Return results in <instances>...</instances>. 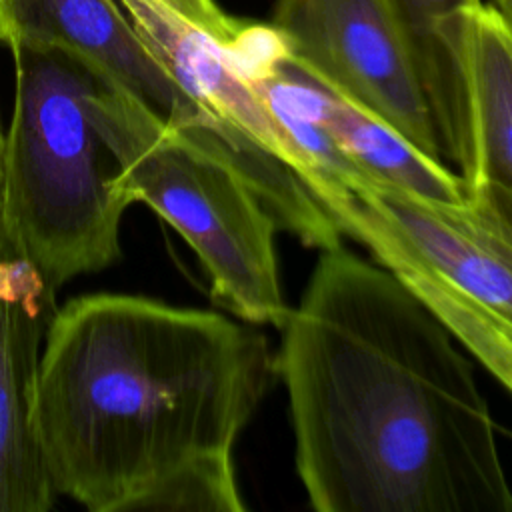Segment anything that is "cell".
<instances>
[{"label":"cell","mask_w":512,"mask_h":512,"mask_svg":"<svg viewBox=\"0 0 512 512\" xmlns=\"http://www.w3.org/2000/svg\"><path fill=\"white\" fill-rule=\"evenodd\" d=\"M14 100L4 128V212L52 290L120 260L128 202L88 96L100 74L54 48H12Z\"/></svg>","instance_id":"obj_4"},{"label":"cell","mask_w":512,"mask_h":512,"mask_svg":"<svg viewBox=\"0 0 512 512\" xmlns=\"http://www.w3.org/2000/svg\"><path fill=\"white\" fill-rule=\"evenodd\" d=\"M424 66L444 138L446 162H452L460 130V88L456 46L466 16L482 0H390Z\"/></svg>","instance_id":"obj_10"},{"label":"cell","mask_w":512,"mask_h":512,"mask_svg":"<svg viewBox=\"0 0 512 512\" xmlns=\"http://www.w3.org/2000/svg\"><path fill=\"white\" fill-rule=\"evenodd\" d=\"M270 368L264 336L224 314L136 294L70 298L34 388L56 494L90 512H242L232 450Z\"/></svg>","instance_id":"obj_2"},{"label":"cell","mask_w":512,"mask_h":512,"mask_svg":"<svg viewBox=\"0 0 512 512\" xmlns=\"http://www.w3.org/2000/svg\"><path fill=\"white\" fill-rule=\"evenodd\" d=\"M270 26L298 66L446 162L424 66L390 0H276Z\"/></svg>","instance_id":"obj_6"},{"label":"cell","mask_w":512,"mask_h":512,"mask_svg":"<svg viewBox=\"0 0 512 512\" xmlns=\"http://www.w3.org/2000/svg\"><path fill=\"white\" fill-rule=\"evenodd\" d=\"M300 482L318 512H512L462 346L384 266L320 250L282 326Z\"/></svg>","instance_id":"obj_1"},{"label":"cell","mask_w":512,"mask_h":512,"mask_svg":"<svg viewBox=\"0 0 512 512\" xmlns=\"http://www.w3.org/2000/svg\"><path fill=\"white\" fill-rule=\"evenodd\" d=\"M56 308V290L8 234L0 254V512H46L58 496L34 420L38 362Z\"/></svg>","instance_id":"obj_7"},{"label":"cell","mask_w":512,"mask_h":512,"mask_svg":"<svg viewBox=\"0 0 512 512\" xmlns=\"http://www.w3.org/2000/svg\"><path fill=\"white\" fill-rule=\"evenodd\" d=\"M2 148H4V128L0 122V254L8 240V224H6V212H4V166H2Z\"/></svg>","instance_id":"obj_12"},{"label":"cell","mask_w":512,"mask_h":512,"mask_svg":"<svg viewBox=\"0 0 512 512\" xmlns=\"http://www.w3.org/2000/svg\"><path fill=\"white\" fill-rule=\"evenodd\" d=\"M88 110L128 206L144 202L186 240L220 306L280 328L290 308L274 248L278 224L224 142L204 126L166 120L102 76Z\"/></svg>","instance_id":"obj_3"},{"label":"cell","mask_w":512,"mask_h":512,"mask_svg":"<svg viewBox=\"0 0 512 512\" xmlns=\"http://www.w3.org/2000/svg\"><path fill=\"white\" fill-rule=\"evenodd\" d=\"M168 6H172L176 12H180L182 16H186L188 20L196 22L198 26L206 28L208 32L224 38V40H232L242 22L230 18L216 0H164Z\"/></svg>","instance_id":"obj_11"},{"label":"cell","mask_w":512,"mask_h":512,"mask_svg":"<svg viewBox=\"0 0 512 512\" xmlns=\"http://www.w3.org/2000/svg\"><path fill=\"white\" fill-rule=\"evenodd\" d=\"M428 198L360 176L312 190L342 236L360 242L512 394V192L464 186Z\"/></svg>","instance_id":"obj_5"},{"label":"cell","mask_w":512,"mask_h":512,"mask_svg":"<svg viewBox=\"0 0 512 512\" xmlns=\"http://www.w3.org/2000/svg\"><path fill=\"white\" fill-rule=\"evenodd\" d=\"M0 44L76 56L174 124L188 106L118 0H0Z\"/></svg>","instance_id":"obj_8"},{"label":"cell","mask_w":512,"mask_h":512,"mask_svg":"<svg viewBox=\"0 0 512 512\" xmlns=\"http://www.w3.org/2000/svg\"><path fill=\"white\" fill-rule=\"evenodd\" d=\"M460 132L452 168L464 186L512 192V26L488 2L472 10L456 46Z\"/></svg>","instance_id":"obj_9"},{"label":"cell","mask_w":512,"mask_h":512,"mask_svg":"<svg viewBox=\"0 0 512 512\" xmlns=\"http://www.w3.org/2000/svg\"><path fill=\"white\" fill-rule=\"evenodd\" d=\"M488 4H492L502 18L512 26V0H488Z\"/></svg>","instance_id":"obj_13"}]
</instances>
